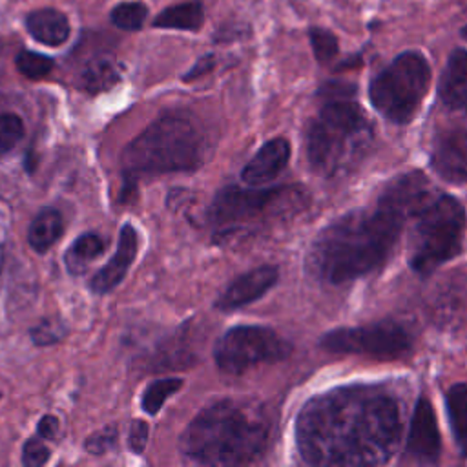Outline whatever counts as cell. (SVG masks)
<instances>
[{"mask_svg": "<svg viewBox=\"0 0 467 467\" xmlns=\"http://www.w3.org/2000/svg\"><path fill=\"white\" fill-rule=\"evenodd\" d=\"M290 345L274 330L257 325H241L226 330L215 343V363L224 374H243L259 365L283 359Z\"/></svg>", "mask_w": 467, "mask_h": 467, "instance_id": "9", "label": "cell"}, {"mask_svg": "<svg viewBox=\"0 0 467 467\" xmlns=\"http://www.w3.org/2000/svg\"><path fill=\"white\" fill-rule=\"evenodd\" d=\"M120 80V66L111 58L89 62L80 73V86L88 93H100L113 88Z\"/></svg>", "mask_w": 467, "mask_h": 467, "instance_id": "22", "label": "cell"}, {"mask_svg": "<svg viewBox=\"0 0 467 467\" xmlns=\"http://www.w3.org/2000/svg\"><path fill=\"white\" fill-rule=\"evenodd\" d=\"M405 452L420 463H434L440 456V432L432 405L427 398H420L414 405Z\"/></svg>", "mask_w": 467, "mask_h": 467, "instance_id": "12", "label": "cell"}, {"mask_svg": "<svg viewBox=\"0 0 467 467\" xmlns=\"http://www.w3.org/2000/svg\"><path fill=\"white\" fill-rule=\"evenodd\" d=\"M202 5L201 2H184L171 5L164 11H161L153 26L155 27H164V29H186V31H197L202 26Z\"/></svg>", "mask_w": 467, "mask_h": 467, "instance_id": "20", "label": "cell"}, {"mask_svg": "<svg viewBox=\"0 0 467 467\" xmlns=\"http://www.w3.org/2000/svg\"><path fill=\"white\" fill-rule=\"evenodd\" d=\"M462 36H463V38H465V40H467V26H465V27H463V29H462Z\"/></svg>", "mask_w": 467, "mask_h": 467, "instance_id": "35", "label": "cell"}, {"mask_svg": "<svg viewBox=\"0 0 467 467\" xmlns=\"http://www.w3.org/2000/svg\"><path fill=\"white\" fill-rule=\"evenodd\" d=\"M432 137L431 164L451 182L467 181V111H451Z\"/></svg>", "mask_w": 467, "mask_h": 467, "instance_id": "11", "label": "cell"}, {"mask_svg": "<svg viewBox=\"0 0 467 467\" xmlns=\"http://www.w3.org/2000/svg\"><path fill=\"white\" fill-rule=\"evenodd\" d=\"M440 99L449 111H467V51L454 49L440 80Z\"/></svg>", "mask_w": 467, "mask_h": 467, "instance_id": "16", "label": "cell"}, {"mask_svg": "<svg viewBox=\"0 0 467 467\" xmlns=\"http://www.w3.org/2000/svg\"><path fill=\"white\" fill-rule=\"evenodd\" d=\"M137 255V232L131 224L120 228L117 250L111 259L91 277L89 288L97 294L111 292L128 274L133 259Z\"/></svg>", "mask_w": 467, "mask_h": 467, "instance_id": "14", "label": "cell"}, {"mask_svg": "<svg viewBox=\"0 0 467 467\" xmlns=\"http://www.w3.org/2000/svg\"><path fill=\"white\" fill-rule=\"evenodd\" d=\"M24 137V122L15 113L0 115V157L9 153Z\"/></svg>", "mask_w": 467, "mask_h": 467, "instance_id": "27", "label": "cell"}, {"mask_svg": "<svg viewBox=\"0 0 467 467\" xmlns=\"http://www.w3.org/2000/svg\"><path fill=\"white\" fill-rule=\"evenodd\" d=\"M270 441V420L254 401L219 400L202 409L181 434V454L199 465H246Z\"/></svg>", "mask_w": 467, "mask_h": 467, "instance_id": "3", "label": "cell"}, {"mask_svg": "<svg viewBox=\"0 0 467 467\" xmlns=\"http://www.w3.org/2000/svg\"><path fill=\"white\" fill-rule=\"evenodd\" d=\"M26 27L35 40L46 46H60L69 36V22L66 15L53 7L29 13L26 18Z\"/></svg>", "mask_w": 467, "mask_h": 467, "instance_id": "17", "label": "cell"}, {"mask_svg": "<svg viewBox=\"0 0 467 467\" xmlns=\"http://www.w3.org/2000/svg\"><path fill=\"white\" fill-rule=\"evenodd\" d=\"M64 221L60 212L55 208H42L29 224L27 241L35 252L44 254L60 239Z\"/></svg>", "mask_w": 467, "mask_h": 467, "instance_id": "18", "label": "cell"}, {"mask_svg": "<svg viewBox=\"0 0 467 467\" xmlns=\"http://www.w3.org/2000/svg\"><path fill=\"white\" fill-rule=\"evenodd\" d=\"M2 261H4V230L0 226V270H2Z\"/></svg>", "mask_w": 467, "mask_h": 467, "instance_id": "34", "label": "cell"}, {"mask_svg": "<svg viewBox=\"0 0 467 467\" xmlns=\"http://www.w3.org/2000/svg\"><path fill=\"white\" fill-rule=\"evenodd\" d=\"M66 336V327L58 319H42L31 328V341L38 347H47L58 343Z\"/></svg>", "mask_w": 467, "mask_h": 467, "instance_id": "28", "label": "cell"}, {"mask_svg": "<svg viewBox=\"0 0 467 467\" xmlns=\"http://www.w3.org/2000/svg\"><path fill=\"white\" fill-rule=\"evenodd\" d=\"M58 434V420L51 414L42 416L38 421V436L46 440H55Z\"/></svg>", "mask_w": 467, "mask_h": 467, "instance_id": "32", "label": "cell"}, {"mask_svg": "<svg viewBox=\"0 0 467 467\" xmlns=\"http://www.w3.org/2000/svg\"><path fill=\"white\" fill-rule=\"evenodd\" d=\"M148 423L142 420H133L130 429V447L135 454H140L148 441Z\"/></svg>", "mask_w": 467, "mask_h": 467, "instance_id": "31", "label": "cell"}, {"mask_svg": "<svg viewBox=\"0 0 467 467\" xmlns=\"http://www.w3.org/2000/svg\"><path fill=\"white\" fill-rule=\"evenodd\" d=\"M465 210L452 195H438L425 201L416 212L414 235L409 263L414 272L427 275L452 259L463 244Z\"/></svg>", "mask_w": 467, "mask_h": 467, "instance_id": "6", "label": "cell"}, {"mask_svg": "<svg viewBox=\"0 0 467 467\" xmlns=\"http://www.w3.org/2000/svg\"><path fill=\"white\" fill-rule=\"evenodd\" d=\"M354 95L356 88L347 82H327L319 89L321 106L306 131V157L319 175L348 173L372 148V128Z\"/></svg>", "mask_w": 467, "mask_h": 467, "instance_id": "4", "label": "cell"}, {"mask_svg": "<svg viewBox=\"0 0 467 467\" xmlns=\"http://www.w3.org/2000/svg\"><path fill=\"white\" fill-rule=\"evenodd\" d=\"M204 151L206 139L192 119L166 115L124 148L122 170L126 175L195 170Z\"/></svg>", "mask_w": 467, "mask_h": 467, "instance_id": "5", "label": "cell"}, {"mask_svg": "<svg viewBox=\"0 0 467 467\" xmlns=\"http://www.w3.org/2000/svg\"><path fill=\"white\" fill-rule=\"evenodd\" d=\"M49 460V449L42 443L40 436H33L24 443L22 463L26 467H40Z\"/></svg>", "mask_w": 467, "mask_h": 467, "instance_id": "29", "label": "cell"}, {"mask_svg": "<svg viewBox=\"0 0 467 467\" xmlns=\"http://www.w3.org/2000/svg\"><path fill=\"white\" fill-rule=\"evenodd\" d=\"M431 84V67L418 51L400 53L368 86L376 111L394 124H407L416 115Z\"/></svg>", "mask_w": 467, "mask_h": 467, "instance_id": "7", "label": "cell"}, {"mask_svg": "<svg viewBox=\"0 0 467 467\" xmlns=\"http://www.w3.org/2000/svg\"><path fill=\"white\" fill-rule=\"evenodd\" d=\"M447 414L456 443L463 456H467V383H456L445 396Z\"/></svg>", "mask_w": 467, "mask_h": 467, "instance_id": "21", "label": "cell"}, {"mask_svg": "<svg viewBox=\"0 0 467 467\" xmlns=\"http://www.w3.org/2000/svg\"><path fill=\"white\" fill-rule=\"evenodd\" d=\"M148 15V7L142 2H122L117 4L111 11V22L124 29V31H135L140 29Z\"/></svg>", "mask_w": 467, "mask_h": 467, "instance_id": "24", "label": "cell"}, {"mask_svg": "<svg viewBox=\"0 0 467 467\" xmlns=\"http://www.w3.org/2000/svg\"><path fill=\"white\" fill-rule=\"evenodd\" d=\"M396 398L374 385L339 387L310 398L296 420V445L310 465H379L398 447Z\"/></svg>", "mask_w": 467, "mask_h": 467, "instance_id": "1", "label": "cell"}, {"mask_svg": "<svg viewBox=\"0 0 467 467\" xmlns=\"http://www.w3.org/2000/svg\"><path fill=\"white\" fill-rule=\"evenodd\" d=\"M290 159V144L283 137L265 142L241 171V179L248 186H261L275 179Z\"/></svg>", "mask_w": 467, "mask_h": 467, "instance_id": "15", "label": "cell"}, {"mask_svg": "<svg viewBox=\"0 0 467 467\" xmlns=\"http://www.w3.org/2000/svg\"><path fill=\"white\" fill-rule=\"evenodd\" d=\"M279 272L272 265L257 266L243 275H239L232 285L221 294V297L215 301V306L219 310H234L241 308L261 296H265L277 281Z\"/></svg>", "mask_w": 467, "mask_h": 467, "instance_id": "13", "label": "cell"}, {"mask_svg": "<svg viewBox=\"0 0 467 467\" xmlns=\"http://www.w3.org/2000/svg\"><path fill=\"white\" fill-rule=\"evenodd\" d=\"M117 443V429L115 427H104L102 431L91 434L86 441V449L91 454H104L109 449H113Z\"/></svg>", "mask_w": 467, "mask_h": 467, "instance_id": "30", "label": "cell"}, {"mask_svg": "<svg viewBox=\"0 0 467 467\" xmlns=\"http://www.w3.org/2000/svg\"><path fill=\"white\" fill-rule=\"evenodd\" d=\"M104 241L99 234L88 232L73 241V244L64 254V263L69 274L80 275L84 274L93 261H97L104 254Z\"/></svg>", "mask_w": 467, "mask_h": 467, "instance_id": "19", "label": "cell"}, {"mask_svg": "<svg viewBox=\"0 0 467 467\" xmlns=\"http://www.w3.org/2000/svg\"><path fill=\"white\" fill-rule=\"evenodd\" d=\"M427 179L403 173L372 208L354 210L319 232L310 246L308 272L323 283L341 285L379 268L390 255L405 221L429 199Z\"/></svg>", "mask_w": 467, "mask_h": 467, "instance_id": "2", "label": "cell"}, {"mask_svg": "<svg viewBox=\"0 0 467 467\" xmlns=\"http://www.w3.org/2000/svg\"><path fill=\"white\" fill-rule=\"evenodd\" d=\"M319 345L328 352L358 354L376 359H400L410 350L409 332L396 321H378L327 332Z\"/></svg>", "mask_w": 467, "mask_h": 467, "instance_id": "10", "label": "cell"}, {"mask_svg": "<svg viewBox=\"0 0 467 467\" xmlns=\"http://www.w3.org/2000/svg\"><path fill=\"white\" fill-rule=\"evenodd\" d=\"M182 387V379L181 378H164V379H157L153 383L148 385V389L142 394V409L148 414H157L162 407V403L166 401V398H170L171 394H175L179 389Z\"/></svg>", "mask_w": 467, "mask_h": 467, "instance_id": "23", "label": "cell"}, {"mask_svg": "<svg viewBox=\"0 0 467 467\" xmlns=\"http://www.w3.org/2000/svg\"><path fill=\"white\" fill-rule=\"evenodd\" d=\"M308 36H310L312 51L321 64L330 62L337 55L339 46H337V38L334 36V33H330L323 27H310Z\"/></svg>", "mask_w": 467, "mask_h": 467, "instance_id": "26", "label": "cell"}, {"mask_svg": "<svg viewBox=\"0 0 467 467\" xmlns=\"http://www.w3.org/2000/svg\"><path fill=\"white\" fill-rule=\"evenodd\" d=\"M16 67L27 78H44L53 69V60L42 53L35 51H20L16 55Z\"/></svg>", "mask_w": 467, "mask_h": 467, "instance_id": "25", "label": "cell"}, {"mask_svg": "<svg viewBox=\"0 0 467 467\" xmlns=\"http://www.w3.org/2000/svg\"><path fill=\"white\" fill-rule=\"evenodd\" d=\"M212 67H213V55H204V57L184 75V80H190V78H193V77H199V75L210 71Z\"/></svg>", "mask_w": 467, "mask_h": 467, "instance_id": "33", "label": "cell"}, {"mask_svg": "<svg viewBox=\"0 0 467 467\" xmlns=\"http://www.w3.org/2000/svg\"><path fill=\"white\" fill-rule=\"evenodd\" d=\"M301 204L303 192L299 188L241 190L228 186L215 195L210 206V223L215 226V234L226 237L241 228L294 212Z\"/></svg>", "mask_w": 467, "mask_h": 467, "instance_id": "8", "label": "cell"}]
</instances>
